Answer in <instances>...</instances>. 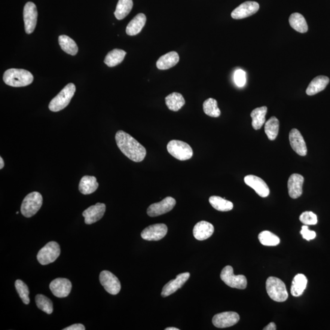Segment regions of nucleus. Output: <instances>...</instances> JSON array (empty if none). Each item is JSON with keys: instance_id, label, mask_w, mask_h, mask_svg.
Here are the masks:
<instances>
[{"instance_id": "obj_1", "label": "nucleus", "mask_w": 330, "mask_h": 330, "mask_svg": "<svg viewBox=\"0 0 330 330\" xmlns=\"http://www.w3.org/2000/svg\"><path fill=\"white\" fill-rule=\"evenodd\" d=\"M116 142L120 151L134 162L142 161L146 157V150L130 134L122 130H119L116 134Z\"/></svg>"}, {"instance_id": "obj_2", "label": "nucleus", "mask_w": 330, "mask_h": 330, "mask_svg": "<svg viewBox=\"0 0 330 330\" xmlns=\"http://www.w3.org/2000/svg\"><path fill=\"white\" fill-rule=\"evenodd\" d=\"M34 77L32 73L26 70L10 69L3 75V81L12 87H23L32 84Z\"/></svg>"}, {"instance_id": "obj_3", "label": "nucleus", "mask_w": 330, "mask_h": 330, "mask_svg": "<svg viewBox=\"0 0 330 330\" xmlns=\"http://www.w3.org/2000/svg\"><path fill=\"white\" fill-rule=\"evenodd\" d=\"M76 91L73 84H69L64 87L60 93L54 97L49 103L48 108L51 112H58L66 108L74 96Z\"/></svg>"}, {"instance_id": "obj_4", "label": "nucleus", "mask_w": 330, "mask_h": 330, "mask_svg": "<svg viewBox=\"0 0 330 330\" xmlns=\"http://www.w3.org/2000/svg\"><path fill=\"white\" fill-rule=\"evenodd\" d=\"M266 290L268 296L275 301L284 302L288 298L285 284L279 278L269 277L266 281Z\"/></svg>"}, {"instance_id": "obj_5", "label": "nucleus", "mask_w": 330, "mask_h": 330, "mask_svg": "<svg viewBox=\"0 0 330 330\" xmlns=\"http://www.w3.org/2000/svg\"><path fill=\"white\" fill-rule=\"evenodd\" d=\"M42 196L39 192L34 191L28 195L21 203V213L26 218H30L38 212L42 206Z\"/></svg>"}, {"instance_id": "obj_6", "label": "nucleus", "mask_w": 330, "mask_h": 330, "mask_svg": "<svg viewBox=\"0 0 330 330\" xmlns=\"http://www.w3.org/2000/svg\"><path fill=\"white\" fill-rule=\"evenodd\" d=\"M168 152L177 160L185 161L193 157L194 152L188 144L179 140H171L167 145Z\"/></svg>"}, {"instance_id": "obj_7", "label": "nucleus", "mask_w": 330, "mask_h": 330, "mask_svg": "<svg viewBox=\"0 0 330 330\" xmlns=\"http://www.w3.org/2000/svg\"><path fill=\"white\" fill-rule=\"evenodd\" d=\"M60 253L59 244L56 241H50L39 250L37 259L42 265L50 264L56 261Z\"/></svg>"}, {"instance_id": "obj_8", "label": "nucleus", "mask_w": 330, "mask_h": 330, "mask_svg": "<svg viewBox=\"0 0 330 330\" xmlns=\"http://www.w3.org/2000/svg\"><path fill=\"white\" fill-rule=\"evenodd\" d=\"M220 278L226 285L238 289H244L247 286L246 278L244 275H235L231 266H226L223 269Z\"/></svg>"}, {"instance_id": "obj_9", "label": "nucleus", "mask_w": 330, "mask_h": 330, "mask_svg": "<svg viewBox=\"0 0 330 330\" xmlns=\"http://www.w3.org/2000/svg\"><path fill=\"white\" fill-rule=\"evenodd\" d=\"M99 280L104 289L110 294L117 295L120 292L121 289L120 281L111 272L107 270L101 272Z\"/></svg>"}, {"instance_id": "obj_10", "label": "nucleus", "mask_w": 330, "mask_h": 330, "mask_svg": "<svg viewBox=\"0 0 330 330\" xmlns=\"http://www.w3.org/2000/svg\"><path fill=\"white\" fill-rule=\"evenodd\" d=\"M24 29L26 34H32L35 30L38 20V10L33 2H28L23 9Z\"/></svg>"}, {"instance_id": "obj_11", "label": "nucleus", "mask_w": 330, "mask_h": 330, "mask_svg": "<svg viewBox=\"0 0 330 330\" xmlns=\"http://www.w3.org/2000/svg\"><path fill=\"white\" fill-rule=\"evenodd\" d=\"M176 204L175 199L168 197L159 203L151 204L147 210V213L151 217L160 216L172 210Z\"/></svg>"}, {"instance_id": "obj_12", "label": "nucleus", "mask_w": 330, "mask_h": 330, "mask_svg": "<svg viewBox=\"0 0 330 330\" xmlns=\"http://www.w3.org/2000/svg\"><path fill=\"white\" fill-rule=\"evenodd\" d=\"M240 320V316L235 312H224L214 316L212 322L217 328H228L235 325Z\"/></svg>"}, {"instance_id": "obj_13", "label": "nucleus", "mask_w": 330, "mask_h": 330, "mask_svg": "<svg viewBox=\"0 0 330 330\" xmlns=\"http://www.w3.org/2000/svg\"><path fill=\"white\" fill-rule=\"evenodd\" d=\"M72 283L66 278H57L50 284V289L58 298L67 297L72 290Z\"/></svg>"}, {"instance_id": "obj_14", "label": "nucleus", "mask_w": 330, "mask_h": 330, "mask_svg": "<svg viewBox=\"0 0 330 330\" xmlns=\"http://www.w3.org/2000/svg\"><path fill=\"white\" fill-rule=\"evenodd\" d=\"M168 232V228L164 224H155L148 226L142 232L143 239L148 241H158L165 237Z\"/></svg>"}, {"instance_id": "obj_15", "label": "nucleus", "mask_w": 330, "mask_h": 330, "mask_svg": "<svg viewBox=\"0 0 330 330\" xmlns=\"http://www.w3.org/2000/svg\"><path fill=\"white\" fill-rule=\"evenodd\" d=\"M259 9V5L256 2H244L232 12L231 17L234 19H243L256 14Z\"/></svg>"}, {"instance_id": "obj_16", "label": "nucleus", "mask_w": 330, "mask_h": 330, "mask_svg": "<svg viewBox=\"0 0 330 330\" xmlns=\"http://www.w3.org/2000/svg\"><path fill=\"white\" fill-rule=\"evenodd\" d=\"M106 210L105 204L97 203L86 209L82 215L87 225H92L102 218Z\"/></svg>"}, {"instance_id": "obj_17", "label": "nucleus", "mask_w": 330, "mask_h": 330, "mask_svg": "<svg viewBox=\"0 0 330 330\" xmlns=\"http://www.w3.org/2000/svg\"><path fill=\"white\" fill-rule=\"evenodd\" d=\"M244 181L261 197L266 198L270 194V189L267 183L258 176L248 175L244 177Z\"/></svg>"}, {"instance_id": "obj_18", "label": "nucleus", "mask_w": 330, "mask_h": 330, "mask_svg": "<svg viewBox=\"0 0 330 330\" xmlns=\"http://www.w3.org/2000/svg\"><path fill=\"white\" fill-rule=\"evenodd\" d=\"M190 274L188 272L180 273L176 277L175 279L171 280L166 285H164L161 291V296L163 297H167L176 292L177 290L184 285V284L189 279Z\"/></svg>"}, {"instance_id": "obj_19", "label": "nucleus", "mask_w": 330, "mask_h": 330, "mask_svg": "<svg viewBox=\"0 0 330 330\" xmlns=\"http://www.w3.org/2000/svg\"><path fill=\"white\" fill-rule=\"evenodd\" d=\"M289 141L290 146L296 154L300 156L307 154V147L306 145L304 137L299 131L293 128L289 133Z\"/></svg>"}, {"instance_id": "obj_20", "label": "nucleus", "mask_w": 330, "mask_h": 330, "mask_svg": "<svg viewBox=\"0 0 330 330\" xmlns=\"http://www.w3.org/2000/svg\"><path fill=\"white\" fill-rule=\"evenodd\" d=\"M304 177L299 174H293L289 177L287 182L289 195L290 198L296 199L301 197L302 194V185Z\"/></svg>"}, {"instance_id": "obj_21", "label": "nucleus", "mask_w": 330, "mask_h": 330, "mask_svg": "<svg viewBox=\"0 0 330 330\" xmlns=\"http://www.w3.org/2000/svg\"><path fill=\"white\" fill-rule=\"evenodd\" d=\"M193 232L196 239L204 240L212 236L214 232V227L209 222L201 221L196 224Z\"/></svg>"}, {"instance_id": "obj_22", "label": "nucleus", "mask_w": 330, "mask_h": 330, "mask_svg": "<svg viewBox=\"0 0 330 330\" xmlns=\"http://www.w3.org/2000/svg\"><path fill=\"white\" fill-rule=\"evenodd\" d=\"M329 82V79L327 76L323 75L317 76L311 81L307 89V91H306V93L308 96H314V95L325 90Z\"/></svg>"}, {"instance_id": "obj_23", "label": "nucleus", "mask_w": 330, "mask_h": 330, "mask_svg": "<svg viewBox=\"0 0 330 330\" xmlns=\"http://www.w3.org/2000/svg\"><path fill=\"white\" fill-rule=\"evenodd\" d=\"M179 61V56L176 51H171L163 55L157 61V68L160 70H167L175 66Z\"/></svg>"}, {"instance_id": "obj_24", "label": "nucleus", "mask_w": 330, "mask_h": 330, "mask_svg": "<svg viewBox=\"0 0 330 330\" xmlns=\"http://www.w3.org/2000/svg\"><path fill=\"white\" fill-rule=\"evenodd\" d=\"M99 187L96 177L85 176L82 177L79 183V191L82 195L93 194Z\"/></svg>"}, {"instance_id": "obj_25", "label": "nucleus", "mask_w": 330, "mask_h": 330, "mask_svg": "<svg viewBox=\"0 0 330 330\" xmlns=\"http://www.w3.org/2000/svg\"><path fill=\"white\" fill-rule=\"evenodd\" d=\"M146 22V15L143 13L137 14L131 20L126 28V33L128 36H135L139 34L145 26Z\"/></svg>"}, {"instance_id": "obj_26", "label": "nucleus", "mask_w": 330, "mask_h": 330, "mask_svg": "<svg viewBox=\"0 0 330 330\" xmlns=\"http://www.w3.org/2000/svg\"><path fill=\"white\" fill-rule=\"evenodd\" d=\"M308 284L307 278L304 274H298L293 278L290 292L295 297L301 296L307 288Z\"/></svg>"}, {"instance_id": "obj_27", "label": "nucleus", "mask_w": 330, "mask_h": 330, "mask_svg": "<svg viewBox=\"0 0 330 330\" xmlns=\"http://www.w3.org/2000/svg\"><path fill=\"white\" fill-rule=\"evenodd\" d=\"M165 103L171 111L177 112L185 105V100L181 94L173 93L165 98Z\"/></svg>"}, {"instance_id": "obj_28", "label": "nucleus", "mask_w": 330, "mask_h": 330, "mask_svg": "<svg viewBox=\"0 0 330 330\" xmlns=\"http://www.w3.org/2000/svg\"><path fill=\"white\" fill-rule=\"evenodd\" d=\"M267 113V107L262 106L253 109L251 113L252 118V126L255 130H259L265 122V116Z\"/></svg>"}, {"instance_id": "obj_29", "label": "nucleus", "mask_w": 330, "mask_h": 330, "mask_svg": "<svg viewBox=\"0 0 330 330\" xmlns=\"http://www.w3.org/2000/svg\"><path fill=\"white\" fill-rule=\"evenodd\" d=\"M289 23L293 29L300 33L308 32V26L305 18L301 14L295 12L289 17Z\"/></svg>"}, {"instance_id": "obj_30", "label": "nucleus", "mask_w": 330, "mask_h": 330, "mask_svg": "<svg viewBox=\"0 0 330 330\" xmlns=\"http://www.w3.org/2000/svg\"><path fill=\"white\" fill-rule=\"evenodd\" d=\"M58 42L62 50L66 53L74 56L78 53V48L75 42L66 35H61L58 38Z\"/></svg>"}, {"instance_id": "obj_31", "label": "nucleus", "mask_w": 330, "mask_h": 330, "mask_svg": "<svg viewBox=\"0 0 330 330\" xmlns=\"http://www.w3.org/2000/svg\"><path fill=\"white\" fill-rule=\"evenodd\" d=\"M126 55V52L121 49L116 48L106 54L104 63L108 67H115L121 63Z\"/></svg>"}, {"instance_id": "obj_32", "label": "nucleus", "mask_w": 330, "mask_h": 330, "mask_svg": "<svg viewBox=\"0 0 330 330\" xmlns=\"http://www.w3.org/2000/svg\"><path fill=\"white\" fill-rule=\"evenodd\" d=\"M133 5L132 0H119L115 12L116 18L118 20L124 19L129 14Z\"/></svg>"}, {"instance_id": "obj_33", "label": "nucleus", "mask_w": 330, "mask_h": 330, "mask_svg": "<svg viewBox=\"0 0 330 330\" xmlns=\"http://www.w3.org/2000/svg\"><path fill=\"white\" fill-rule=\"evenodd\" d=\"M209 203L214 209L221 212H228L233 209L234 205L232 202L225 200L217 196H212L209 198Z\"/></svg>"}, {"instance_id": "obj_34", "label": "nucleus", "mask_w": 330, "mask_h": 330, "mask_svg": "<svg viewBox=\"0 0 330 330\" xmlns=\"http://www.w3.org/2000/svg\"><path fill=\"white\" fill-rule=\"evenodd\" d=\"M279 121L274 116H272L266 122L265 125V132L267 134L269 140L273 141L277 139L278 132H279Z\"/></svg>"}, {"instance_id": "obj_35", "label": "nucleus", "mask_w": 330, "mask_h": 330, "mask_svg": "<svg viewBox=\"0 0 330 330\" xmlns=\"http://www.w3.org/2000/svg\"><path fill=\"white\" fill-rule=\"evenodd\" d=\"M258 238L260 242L264 246H277L280 243V238L268 231L261 232L258 235Z\"/></svg>"}, {"instance_id": "obj_36", "label": "nucleus", "mask_w": 330, "mask_h": 330, "mask_svg": "<svg viewBox=\"0 0 330 330\" xmlns=\"http://www.w3.org/2000/svg\"><path fill=\"white\" fill-rule=\"evenodd\" d=\"M204 112L208 116L213 118H218L221 115V112L218 106L215 99L212 98L205 100L203 103Z\"/></svg>"}, {"instance_id": "obj_37", "label": "nucleus", "mask_w": 330, "mask_h": 330, "mask_svg": "<svg viewBox=\"0 0 330 330\" xmlns=\"http://www.w3.org/2000/svg\"><path fill=\"white\" fill-rule=\"evenodd\" d=\"M36 304L39 310L45 312V313L51 314L53 313V302L47 296L38 294L36 296Z\"/></svg>"}, {"instance_id": "obj_38", "label": "nucleus", "mask_w": 330, "mask_h": 330, "mask_svg": "<svg viewBox=\"0 0 330 330\" xmlns=\"http://www.w3.org/2000/svg\"><path fill=\"white\" fill-rule=\"evenodd\" d=\"M15 287L23 304L29 305L30 302L29 287L27 286L26 284L23 281L20 280H17L15 281Z\"/></svg>"}, {"instance_id": "obj_39", "label": "nucleus", "mask_w": 330, "mask_h": 330, "mask_svg": "<svg viewBox=\"0 0 330 330\" xmlns=\"http://www.w3.org/2000/svg\"><path fill=\"white\" fill-rule=\"evenodd\" d=\"M299 220L305 225H315L318 222L316 214L309 211L302 213L299 216Z\"/></svg>"}, {"instance_id": "obj_40", "label": "nucleus", "mask_w": 330, "mask_h": 330, "mask_svg": "<svg viewBox=\"0 0 330 330\" xmlns=\"http://www.w3.org/2000/svg\"><path fill=\"white\" fill-rule=\"evenodd\" d=\"M235 84L238 87H243L246 84V73L243 70L238 69L234 73Z\"/></svg>"}, {"instance_id": "obj_41", "label": "nucleus", "mask_w": 330, "mask_h": 330, "mask_svg": "<svg viewBox=\"0 0 330 330\" xmlns=\"http://www.w3.org/2000/svg\"><path fill=\"white\" fill-rule=\"evenodd\" d=\"M300 234H301L302 238L308 241L313 240L314 238L316 237V232L310 231V229H309L308 225H305L302 226Z\"/></svg>"}, {"instance_id": "obj_42", "label": "nucleus", "mask_w": 330, "mask_h": 330, "mask_svg": "<svg viewBox=\"0 0 330 330\" xmlns=\"http://www.w3.org/2000/svg\"><path fill=\"white\" fill-rule=\"evenodd\" d=\"M85 326L81 323L73 324V325L68 327H66V328L63 329V330H85Z\"/></svg>"}, {"instance_id": "obj_43", "label": "nucleus", "mask_w": 330, "mask_h": 330, "mask_svg": "<svg viewBox=\"0 0 330 330\" xmlns=\"http://www.w3.org/2000/svg\"><path fill=\"white\" fill-rule=\"evenodd\" d=\"M264 330H275L277 329V326L273 322H271L266 326L264 328Z\"/></svg>"}, {"instance_id": "obj_44", "label": "nucleus", "mask_w": 330, "mask_h": 330, "mask_svg": "<svg viewBox=\"0 0 330 330\" xmlns=\"http://www.w3.org/2000/svg\"><path fill=\"white\" fill-rule=\"evenodd\" d=\"M5 166V162L4 160H3V158L1 157H0V169L2 170L3 168H4Z\"/></svg>"}, {"instance_id": "obj_45", "label": "nucleus", "mask_w": 330, "mask_h": 330, "mask_svg": "<svg viewBox=\"0 0 330 330\" xmlns=\"http://www.w3.org/2000/svg\"><path fill=\"white\" fill-rule=\"evenodd\" d=\"M165 330H179V328H174V327H168Z\"/></svg>"}, {"instance_id": "obj_46", "label": "nucleus", "mask_w": 330, "mask_h": 330, "mask_svg": "<svg viewBox=\"0 0 330 330\" xmlns=\"http://www.w3.org/2000/svg\"><path fill=\"white\" fill-rule=\"evenodd\" d=\"M18 213H19V212H16V214H18Z\"/></svg>"}]
</instances>
